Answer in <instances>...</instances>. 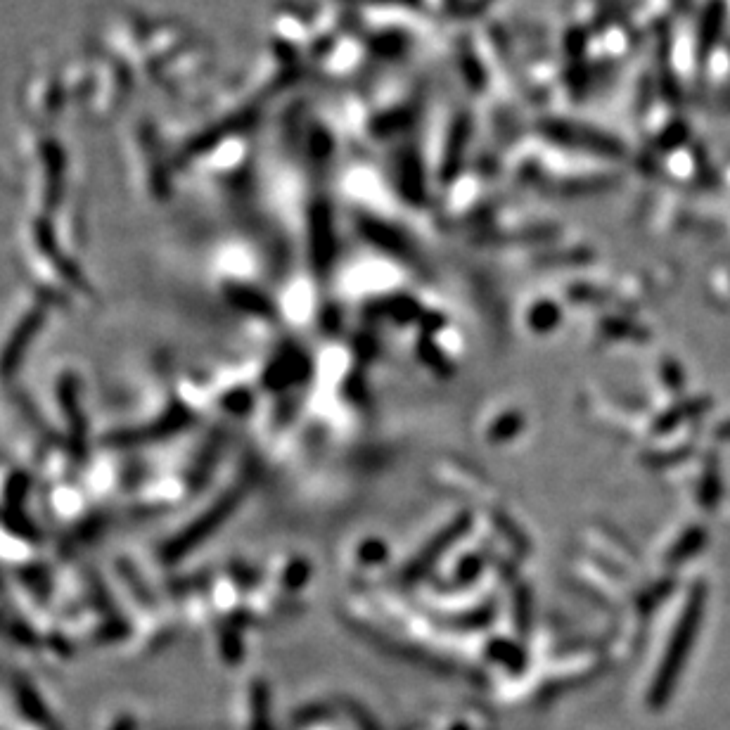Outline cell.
I'll return each instance as SVG.
<instances>
[{
    "instance_id": "7a4b0ae2",
    "label": "cell",
    "mask_w": 730,
    "mask_h": 730,
    "mask_svg": "<svg viewBox=\"0 0 730 730\" xmlns=\"http://www.w3.org/2000/svg\"><path fill=\"white\" fill-rule=\"evenodd\" d=\"M43 320H46V311L43 309H34L19 320L15 332H12L8 344H5L3 356H0V373L3 375L15 373V370L19 368V363H22L24 354H27V349L31 347V342H34L38 332H41Z\"/></svg>"
},
{
    "instance_id": "5b68a950",
    "label": "cell",
    "mask_w": 730,
    "mask_h": 730,
    "mask_svg": "<svg viewBox=\"0 0 730 730\" xmlns=\"http://www.w3.org/2000/svg\"><path fill=\"white\" fill-rule=\"evenodd\" d=\"M185 425H188V415H185V411L181 406H174L169 408V413L164 415L162 420L152 422V427L143 429V432H124V434H117L114 437V441H124V444H140V441H147V439H162V437H169V434L178 432V429H183Z\"/></svg>"
},
{
    "instance_id": "277c9868",
    "label": "cell",
    "mask_w": 730,
    "mask_h": 730,
    "mask_svg": "<svg viewBox=\"0 0 730 730\" xmlns=\"http://www.w3.org/2000/svg\"><path fill=\"white\" fill-rule=\"evenodd\" d=\"M60 403L62 413L72 422V446L81 448L83 441H86V418H83L81 411L79 380L74 375H64L60 380Z\"/></svg>"
},
{
    "instance_id": "3957f363",
    "label": "cell",
    "mask_w": 730,
    "mask_h": 730,
    "mask_svg": "<svg viewBox=\"0 0 730 730\" xmlns=\"http://www.w3.org/2000/svg\"><path fill=\"white\" fill-rule=\"evenodd\" d=\"M548 136L560 140V143L565 145L581 147V150L600 152V155H614V152H617V143H614L612 138H607L598 131H591V128L553 124L548 128Z\"/></svg>"
},
{
    "instance_id": "6da1fadb",
    "label": "cell",
    "mask_w": 730,
    "mask_h": 730,
    "mask_svg": "<svg viewBox=\"0 0 730 730\" xmlns=\"http://www.w3.org/2000/svg\"><path fill=\"white\" fill-rule=\"evenodd\" d=\"M235 501H238V496H226L219 505H214V508L204 512V515L195 524H190L188 529H183L174 541L166 543V546H164L166 560H178V557L195 548L197 543H202L204 539H207L211 531H214L223 520H226L228 512L233 510Z\"/></svg>"
},
{
    "instance_id": "52a82bcc",
    "label": "cell",
    "mask_w": 730,
    "mask_h": 730,
    "mask_svg": "<svg viewBox=\"0 0 730 730\" xmlns=\"http://www.w3.org/2000/svg\"><path fill=\"white\" fill-rule=\"evenodd\" d=\"M467 128H470L467 119H458V124L453 126L451 143H448V150H446V162H451V164L460 162V157H463L465 145H467Z\"/></svg>"
},
{
    "instance_id": "8992f818",
    "label": "cell",
    "mask_w": 730,
    "mask_h": 730,
    "mask_svg": "<svg viewBox=\"0 0 730 730\" xmlns=\"http://www.w3.org/2000/svg\"><path fill=\"white\" fill-rule=\"evenodd\" d=\"M695 624H697V607H693V610H690V612H685V617L681 621V629H678V636L674 640V648L669 650V659H667V664H664V671H662L664 681L674 676L676 671H678V667H681L683 648H685V645H688V640L693 638Z\"/></svg>"
},
{
    "instance_id": "ba28073f",
    "label": "cell",
    "mask_w": 730,
    "mask_h": 730,
    "mask_svg": "<svg viewBox=\"0 0 730 730\" xmlns=\"http://www.w3.org/2000/svg\"><path fill=\"white\" fill-rule=\"evenodd\" d=\"M482 3H489V0H482ZM482 3H479V5H482Z\"/></svg>"
}]
</instances>
